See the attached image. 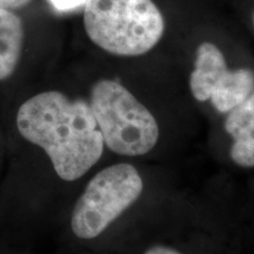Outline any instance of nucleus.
<instances>
[{
  "mask_svg": "<svg viewBox=\"0 0 254 254\" xmlns=\"http://www.w3.org/2000/svg\"><path fill=\"white\" fill-rule=\"evenodd\" d=\"M17 127L23 138L45 151L65 182L80 179L103 155L104 140L90 104L59 91L41 92L25 101Z\"/></svg>",
  "mask_w": 254,
  "mask_h": 254,
  "instance_id": "obj_1",
  "label": "nucleus"
},
{
  "mask_svg": "<svg viewBox=\"0 0 254 254\" xmlns=\"http://www.w3.org/2000/svg\"><path fill=\"white\" fill-rule=\"evenodd\" d=\"M84 27L92 43L107 53L138 57L163 38L165 19L153 0H87Z\"/></svg>",
  "mask_w": 254,
  "mask_h": 254,
  "instance_id": "obj_2",
  "label": "nucleus"
},
{
  "mask_svg": "<svg viewBox=\"0 0 254 254\" xmlns=\"http://www.w3.org/2000/svg\"><path fill=\"white\" fill-rule=\"evenodd\" d=\"M90 107L104 145L125 157L147 154L159 140V125L144 104L120 82L101 79L91 90Z\"/></svg>",
  "mask_w": 254,
  "mask_h": 254,
  "instance_id": "obj_3",
  "label": "nucleus"
},
{
  "mask_svg": "<svg viewBox=\"0 0 254 254\" xmlns=\"http://www.w3.org/2000/svg\"><path fill=\"white\" fill-rule=\"evenodd\" d=\"M144 190V180L131 164L120 163L104 168L87 184L75 202L71 228L79 239L99 237Z\"/></svg>",
  "mask_w": 254,
  "mask_h": 254,
  "instance_id": "obj_4",
  "label": "nucleus"
},
{
  "mask_svg": "<svg viewBox=\"0 0 254 254\" xmlns=\"http://www.w3.org/2000/svg\"><path fill=\"white\" fill-rule=\"evenodd\" d=\"M190 88L196 100H211L218 112L227 114L253 92L254 71L247 67L230 69L221 50L205 41L196 49Z\"/></svg>",
  "mask_w": 254,
  "mask_h": 254,
  "instance_id": "obj_5",
  "label": "nucleus"
},
{
  "mask_svg": "<svg viewBox=\"0 0 254 254\" xmlns=\"http://www.w3.org/2000/svg\"><path fill=\"white\" fill-rule=\"evenodd\" d=\"M224 126L232 138V161L239 167L254 168V90L227 113Z\"/></svg>",
  "mask_w": 254,
  "mask_h": 254,
  "instance_id": "obj_6",
  "label": "nucleus"
},
{
  "mask_svg": "<svg viewBox=\"0 0 254 254\" xmlns=\"http://www.w3.org/2000/svg\"><path fill=\"white\" fill-rule=\"evenodd\" d=\"M23 43L21 18L8 9H0V81L13 74L20 60Z\"/></svg>",
  "mask_w": 254,
  "mask_h": 254,
  "instance_id": "obj_7",
  "label": "nucleus"
},
{
  "mask_svg": "<svg viewBox=\"0 0 254 254\" xmlns=\"http://www.w3.org/2000/svg\"><path fill=\"white\" fill-rule=\"evenodd\" d=\"M49 1L58 11L66 12L80 7V6H85L87 0H49Z\"/></svg>",
  "mask_w": 254,
  "mask_h": 254,
  "instance_id": "obj_8",
  "label": "nucleus"
},
{
  "mask_svg": "<svg viewBox=\"0 0 254 254\" xmlns=\"http://www.w3.org/2000/svg\"><path fill=\"white\" fill-rule=\"evenodd\" d=\"M32 0H0V9H11L20 8L30 4Z\"/></svg>",
  "mask_w": 254,
  "mask_h": 254,
  "instance_id": "obj_9",
  "label": "nucleus"
},
{
  "mask_svg": "<svg viewBox=\"0 0 254 254\" xmlns=\"http://www.w3.org/2000/svg\"><path fill=\"white\" fill-rule=\"evenodd\" d=\"M144 254H182L178 252L177 250L171 249L167 246H161V245H155L148 249Z\"/></svg>",
  "mask_w": 254,
  "mask_h": 254,
  "instance_id": "obj_10",
  "label": "nucleus"
},
{
  "mask_svg": "<svg viewBox=\"0 0 254 254\" xmlns=\"http://www.w3.org/2000/svg\"><path fill=\"white\" fill-rule=\"evenodd\" d=\"M252 21H253V26H254V11H253V14H252Z\"/></svg>",
  "mask_w": 254,
  "mask_h": 254,
  "instance_id": "obj_11",
  "label": "nucleus"
}]
</instances>
